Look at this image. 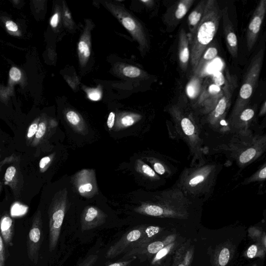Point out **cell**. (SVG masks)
I'll list each match as a JSON object with an SVG mask.
<instances>
[{"mask_svg": "<svg viewBox=\"0 0 266 266\" xmlns=\"http://www.w3.org/2000/svg\"><path fill=\"white\" fill-rule=\"evenodd\" d=\"M222 12L216 0H207L201 22L194 34L189 38L191 62L193 71L201 56L216 34Z\"/></svg>", "mask_w": 266, "mask_h": 266, "instance_id": "cell-1", "label": "cell"}, {"mask_svg": "<svg viewBox=\"0 0 266 266\" xmlns=\"http://www.w3.org/2000/svg\"><path fill=\"white\" fill-rule=\"evenodd\" d=\"M163 231L157 226H142L124 234L116 243L110 246L106 257L115 258L125 253L124 258L128 257L132 252L142 248L148 243L155 241L157 236Z\"/></svg>", "mask_w": 266, "mask_h": 266, "instance_id": "cell-2", "label": "cell"}, {"mask_svg": "<svg viewBox=\"0 0 266 266\" xmlns=\"http://www.w3.org/2000/svg\"><path fill=\"white\" fill-rule=\"evenodd\" d=\"M265 47H261L254 55L247 69L236 102L235 111L238 112L248 103L258 82L262 67Z\"/></svg>", "mask_w": 266, "mask_h": 266, "instance_id": "cell-3", "label": "cell"}, {"mask_svg": "<svg viewBox=\"0 0 266 266\" xmlns=\"http://www.w3.org/2000/svg\"><path fill=\"white\" fill-rule=\"evenodd\" d=\"M111 10L139 46L144 56L149 50L150 42L146 31L138 19L124 7L112 5Z\"/></svg>", "mask_w": 266, "mask_h": 266, "instance_id": "cell-4", "label": "cell"}, {"mask_svg": "<svg viewBox=\"0 0 266 266\" xmlns=\"http://www.w3.org/2000/svg\"><path fill=\"white\" fill-rule=\"evenodd\" d=\"M265 15L266 0H261L255 8L247 28L246 44L249 51L256 43Z\"/></svg>", "mask_w": 266, "mask_h": 266, "instance_id": "cell-5", "label": "cell"}, {"mask_svg": "<svg viewBox=\"0 0 266 266\" xmlns=\"http://www.w3.org/2000/svg\"><path fill=\"white\" fill-rule=\"evenodd\" d=\"M65 203L54 205L50 211L49 249L53 251L58 245L65 215Z\"/></svg>", "mask_w": 266, "mask_h": 266, "instance_id": "cell-6", "label": "cell"}, {"mask_svg": "<svg viewBox=\"0 0 266 266\" xmlns=\"http://www.w3.org/2000/svg\"><path fill=\"white\" fill-rule=\"evenodd\" d=\"M42 220L40 213L35 216L27 239V252L29 258L36 264L39 258L42 243Z\"/></svg>", "mask_w": 266, "mask_h": 266, "instance_id": "cell-7", "label": "cell"}, {"mask_svg": "<svg viewBox=\"0 0 266 266\" xmlns=\"http://www.w3.org/2000/svg\"><path fill=\"white\" fill-rule=\"evenodd\" d=\"M221 12L223 28L227 48L232 58L236 59L238 58L239 51L238 38L231 20L229 9L225 7L221 10Z\"/></svg>", "mask_w": 266, "mask_h": 266, "instance_id": "cell-8", "label": "cell"}, {"mask_svg": "<svg viewBox=\"0 0 266 266\" xmlns=\"http://www.w3.org/2000/svg\"><path fill=\"white\" fill-rule=\"evenodd\" d=\"M177 238L176 234H172L162 240L151 241L135 252H132L128 257L137 255H146L149 258L154 257L165 246L177 240Z\"/></svg>", "mask_w": 266, "mask_h": 266, "instance_id": "cell-9", "label": "cell"}, {"mask_svg": "<svg viewBox=\"0 0 266 266\" xmlns=\"http://www.w3.org/2000/svg\"><path fill=\"white\" fill-rule=\"evenodd\" d=\"M222 87L214 83L204 84L199 97L200 104L215 109L223 96Z\"/></svg>", "mask_w": 266, "mask_h": 266, "instance_id": "cell-10", "label": "cell"}, {"mask_svg": "<svg viewBox=\"0 0 266 266\" xmlns=\"http://www.w3.org/2000/svg\"><path fill=\"white\" fill-rule=\"evenodd\" d=\"M195 253L194 246L187 241L178 246L171 266H192Z\"/></svg>", "mask_w": 266, "mask_h": 266, "instance_id": "cell-11", "label": "cell"}, {"mask_svg": "<svg viewBox=\"0 0 266 266\" xmlns=\"http://www.w3.org/2000/svg\"><path fill=\"white\" fill-rule=\"evenodd\" d=\"M105 216L97 208L90 207L83 213L81 218V229L83 232L90 231L102 225Z\"/></svg>", "mask_w": 266, "mask_h": 266, "instance_id": "cell-12", "label": "cell"}, {"mask_svg": "<svg viewBox=\"0 0 266 266\" xmlns=\"http://www.w3.org/2000/svg\"><path fill=\"white\" fill-rule=\"evenodd\" d=\"M179 57L181 67L186 71L191 60V49L188 34L184 29L181 30L179 35Z\"/></svg>", "mask_w": 266, "mask_h": 266, "instance_id": "cell-13", "label": "cell"}, {"mask_svg": "<svg viewBox=\"0 0 266 266\" xmlns=\"http://www.w3.org/2000/svg\"><path fill=\"white\" fill-rule=\"evenodd\" d=\"M207 1L202 0L195 7L193 11L189 15L188 24L189 30V37H191L195 33L203 18Z\"/></svg>", "mask_w": 266, "mask_h": 266, "instance_id": "cell-14", "label": "cell"}, {"mask_svg": "<svg viewBox=\"0 0 266 266\" xmlns=\"http://www.w3.org/2000/svg\"><path fill=\"white\" fill-rule=\"evenodd\" d=\"M218 53V50L216 47L209 46L201 56L196 69L194 71V75L202 78L204 70L208 64L216 58Z\"/></svg>", "mask_w": 266, "mask_h": 266, "instance_id": "cell-15", "label": "cell"}, {"mask_svg": "<svg viewBox=\"0 0 266 266\" xmlns=\"http://www.w3.org/2000/svg\"><path fill=\"white\" fill-rule=\"evenodd\" d=\"M120 72L125 78L132 80H144L149 78V75L145 70L136 66L123 64L120 66Z\"/></svg>", "mask_w": 266, "mask_h": 266, "instance_id": "cell-16", "label": "cell"}, {"mask_svg": "<svg viewBox=\"0 0 266 266\" xmlns=\"http://www.w3.org/2000/svg\"><path fill=\"white\" fill-rule=\"evenodd\" d=\"M2 235L5 244L7 246L13 245L12 240L14 235L13 220L8 216H4L1 220Z\"/></svg>", "mask_w": 266, "mask_h": 266, "instance_id": "cell-17", "label": "cell"}, {"mask_svg": "<svg viewBox=\"0 0 266 266\" xmlns=\"http://www.w3.org/2000/svg\"><path fill=\"white\" fill-rule=\"evenodd\" d=\"M203 78L194 75L186 86V93L191 99H195L200 96L203 89Z\"/></svg>", "mask_w": 266, "mask_h": 266, "instance_id": "cell-18", "label": "cell"}, {"mask_svg": "<svg viewBox=\"0 0 266 266\" xmlns=\"http://www.w3.org/2000/svg\"><path fill=\"white\" fill-rule=\"evenodd\" d=\"M178 245H179V243L176 240L165 246L164 248L153 257L150 262V265L158 266L161 265V262L165 258L172 253L174 250H176L179 246Z\"/></svg>", "mask_w": 266, "mask_h": 266, "instance_id": "cell-19", "label": "cell"}, {"mask_svg": "<svg viewBox=\"0 0 266 266\" xmlns=\"http://www.w3.org/2000/svg\"><path fill=\"white\" fill-rule=\"evenodd\" d=\"M140 212L143 214L154 217L171 216L163 207L155 205H147L142 208Z\"/></svg>", "mask_w": 266, "mask_h": 266, "instance_id": "cell-20", "label": "cell"}, {"mask_svg": "<svg viewBox=\"0 0 266 266\" xmlns=\"http://www.w3.org/2000/svg\"><path fill=\"white\" fill-rule=\"evenodd\" d=\"M231 258V252L229 249L223 247L214 256L215 266H226L229 263Z\"/></svg>", "mask_w": 266, "mask_h": 266, "instance_id": "cell-21", "label": "cell"}, {"mask_svg": "<svg viewBox=\"0 0 266 266\" xmlns=\"http://www.w3.org/2000/svg\"><path fill=\"white\" fill-rule=\"evenodd\" d=\"M195 0H183L179 3L175 13L178 20H181L195 3Z\"/></svg>", "mask_w": 266, "mask_h": 266, "instance_id": "cell-22", "label": "cell"}, {"mask_svg": "<svg viewBox=\"0 0 266 266\" xmlns=\"http://www.w3.org/2000/svg\"><path fill=\"white\" fill-rule=\"evenodd\" d=\"M182 129L185 134L188 136H192L194 134L195 126L192 122L189 119L185 118L181 122Z\"/></svg>", "mask_w": 266, "mask_h": 266, "instance_id": "cell-23", "label": "cell"}, {"mask_svg": "<svg viewBox=\"0 0 266 266\" xmlns=\"http://www.w3.org/2000/svg\"><path fill=\"white\" fill-rule=\"evenodd\" d=\"M256 154V151L254 148H250L241 155L239 160L241 163L245 164L252 160Z\"/></svg>", "mask_w": 266, "mask_h": 266, "instance_id": "cell-24", "label": "cell"}, {"mask_svg": "<svg viewBox=\"0 0 266 266\" xmlns=\"http://www.w3.org/2000/svg\"><path fill=\"white\" fill-rule=\"evenodd\" d=\"M255 111L253 109L248 108L244 109L241 113L240 119L244 122L251 120L254 116Z\"/></svg>", "mask_w": 266, "mask_h": 266, "instance_id": "cell-25", "label": "cell"}, {"mask_svg": "<svg viewBox=\"0 0 266 266\" xmlns=\"http://www.w3.org/2000/svg\"><path fill=\"white\" fill-rule=\"evenodd\" d=\"M98 259V255L91 254L85 258L78 266H94Z\"/></svg>", "mask_w": 266, "mask_h": 266, "instance_id": "cell-26", "label": "cell"}, {"mask_svg": "<svg viewBox=\"0 0 266 266\" xmlns=\"http://www.w3.org/2000/svg\"><path fill=\"white\" fill-rule=\"evenodd\" d=\"M6 247L4 240L2 236H0V266L6 265Z\"/></svg>", "mask_w": 266, "mask_h": 266, "instance_id": "cell-27", "label": "cell"}, {"mask_svg": "<svg viewBox=\"0 0 266 266\" xmlns=\"http://www.w3.org/2000/svg\"><path fill=\"white\" fill-rule=\"evenodd\" d=\"M68 121L72 125H76L79 123L80 118L77 113L74 111H69L66 115Z\"/></svg>", "mask_w": 266, "mask_h": 266, "instance_id": "cell-28", "label": "cell"}, {"mask_svg": "<svg viewBox=\"0 0 266 266\" xmlns=\"http://www.w3.org/2000/svg\"><path fill=\"white\" fill-rule=\"evenodd\" d=\"M10 77L15 82L20 81L22 78L21 72L18 68L12 67L10 71Z\"/></svg>", "mask_w": 266, "mask_h": 266, "instance_id": "cell-29", "label": "cell"}, {"mask_svg": "<svg viewBox=\"0 0 266 266\" xmlns=\"http://www.w3.org/2000/svg\"><path fill=\"white\" fill-rule=\"evenodd\" d=\"M26 208L23 205L19 204H15L12 209V215H20L25 213Z\"/></svg>", "mask_w": 266, "mask_h": 266, "instance_id": "cell-30", "label": "cell"}, {"mask_svg": "<svg viewBox=\"0 0 266 266\" xmlns=\"http://www.w3.org/2000/svg\"><path fill=\"white\" fill-rule=\"evenodd\" d=\"M79 51L85 58H87L90 55V51L88 45L84 41H81L78 46Z\"/></svg>", "mask_w": 266, "mask_h": 266, "instance_id": "cell-31", "label": "cell"}, {"mask_svg": "<svg viewBox=\"0 0 266 266\" xmlns=\"http://www.w3.org/2000/svg\"><path fill=\"white\" fill-rule=\"evenodd\" d=\"M135 116L131 115H125L121 119L122 124L125 127L132 125L135 123Z\"/></svg>", "mask_w": 266, "mask_h": 266, "instance_id": "cell-32", "label": "cell"}, {"mask_svg": "<svg viewBox=\"0 0 266 266\" xmlns=\"http://www.w3.org/2000/svg\"><path fill=\"white\" fill-rule=\"evenodd\" d=\"M101 93L98 90H92L88 92V97L92 101H99L101 99Z\"/></svg>", "mask_w": 266, "mask_h": 266, "instance_id": "cell-33", "label": "cell"}, {"mask_svg": "<svg viewBox=\"0 0 266 266\" xmlns=\"http://www.w3.org/2000/svg\"><path fill=\"white\" fill-rule=\"evenodd\" d=\"M16 173V169L14 166L8 167L5 174V179L8 182H11L14 178Z\"/></svg>", "mask_w": 266, "mask_h": 266, "instance_id": "cell-34", "label": "cell"}, {"mask_svg": "<svg viewBox=\"0 0 266 266\" xmlns=\"http://www.w3.org/2000/svg\"><path fill=\"white\" fill-rule=\"evenodd\" d=\"M46 125L44 122H41L38 126L37 130L36 131L35 137L37 139L39 140L43 138L46 131Z\"/></svg>", "mask_w": 266, "mask_h": 266, "instance_id": "cell-35", "label": "cell"}, {"mask_svg": "<svg viewBox=\"0 0 266 266\" xmlns=\"http://www.w3.org/2000/svg\"><path fill=\"white\" fill-rule=\"evenodd\" d=\"M258 250V249L257 245L255 244L252 245L248 249V251H247V257L249 258H254L257 254Z\"/></svg>", "mask_w": 266, "mask_h": 266, "instance_id": "cell-36", "label": "cell"}, {"mask_svg": "<svg viewBox=\"0 0 266 266\" xmlns=\"http://www.w3.org/2000/svg\"><path fill=\"white\" fill-rule=\"evenodd\" d=\"M142 169L144 173L150 177H154L156 175L154 170L148 165H143Z\"/></svg>", "mask_w": 266, "mask_h": 266, "instance_id": "cell-37", "label": "cell"}, {"mask_svg": "<svg viewBox=\"0 0 266 266\" xmlns=\"http://www.w3.org/2000/svg\"><path fill=\"white\" fill-rule=\"evenodd\" d=\"M38 126H39V125H37V123H33L30 126L27 134L28 138H31L35 136Z\"/></svg>", "mask_w": 266, "mask_h": 266, "instance_id": "cell-38", "label": "cell"}, {"mask_svg": "<svg viewBox=\"0 0 266 266\" xmlns=\"http://www.w3.org/2000/svg\"><path fill=\"white\" fill-rule=\"evenodd\" d=\"M135 259V257H133L131 259L130 258L126 260L120 261L115 263H113L111 264H109L108 266H128L131 264V263L133 261H134Z\"/></svg>", "mask_w": 266, "mask_h": 266, "instance_id": "cell-39", "label": "cell"}, {"mask_svg": "<svg viewBox=\"0 0 266 266\" xmlns=\"http://www.w3.org/2000/svg\"><path fill=\"white\" fill-rule=\"evenodd\" d=\"M92 189V185L90 183H87L80 186L79 188V192L81 194H84L85 192H91Z\"/></svg>", "mask_w": 266, "mask_h": 266, "instance_id": "cell-40", "label": "cell"}, {"mask_svg": "<svg viewBox=\"0 0 266 266\" xmlns=\"http://www.w3.org/2000/svg\"><path fill=\"white\" fill-rule=\"evenodd\" d=\"M204 177L202 175H198L190 181L189 184L192 186H196L203 182Z\"/></svg>", "mask_w": 266, "mask_h": 266, "instance_id": "cell-41", "label": "cell"}, {"mask_svg": "<svg viewBox=\"0 0 266 266\" xmlns=\"http://www.w3.org/2000/svg\"><path fill=\"white\" fill-rule=\"evenodd\" d=\"M115 113L111 112L110 113L108 120L107 126L109 128H112L115 124Z\"/></svg>", "mask_w": 266, "mask_h": 266, "instance_id": "cell-42", "label": "cell"}, {"mask_svg": "<svg viewBox=\"0 0 266 266\" xmlns=\"http://www.w3.org/2000/svg\"><path fill=\"white\" fill-rule=\"evenodd\" d=\"M154 169L156 172L160 175H163L165 172L164 166L160 163H156L155 164Z\"/></svg>", "mask_w": 266, "mask_h": 266, "instance_id": "cell-43", "label": "cell"}, {"mask_svg": "<svg viewBox=\"0 0 266 266\" xmlns=\"http://www.w3.org/2000/svg\"><path fill=\"white\" fill-rule=\"evenodd\" d=\"M6 27L9 31L12 32H16L18 29L17 25L11 21L7 22Z\"/></svg>", "mask_w": 266, "mask_h": 266, "instance_id": "cell-44", "label": "cell"}, {"mask_svg": "<svg viewBox=\"0 0 266 266\" xmlns=\"http://www.w3.org/2000/svg\"><path fill=\"white\" fill-rule=\"evenodd\" d=\"M59 20V15L58 13L54 14L51 20V25L53 28H55L58 26Z\"/></svg>", "mask_w": 266, "mask_h": 266, "instance_id": "cell-45", "label": "cell"}, {"mask_svg": "<svg viewBox=\"0 0 266 266\" xmlns=\"http://www.w3.org/2000/svg\"><path fill=\"white\" fill-rule=\"evenodd\" d=\"M51 161V158L49 157H46L40 160L39 166L40 168H44Z\"/></svg>", "mask_w": 266, "mask_h": 266, "instance_id": "cell-46", "label": "cell"}, {"mask_svg": "<svg viewBox=\"0 0 266 266\" xmlns=\"http://www.w3.org/2000/svg\"><path fill=\"white\" fill-rule=\"evenodd\" d=\"M140 2L149 8H151L154 5V2L153 0H141Z\"/></svg>", "mask_w": 266, "mask_h": 266, "instance_id": "cell-47", "label": "cell"}, {"mask_svg": "<svg viewBox=\"0 0 266 266\" xmlns=\"http://www.w3.org/2000/svg\"><path fill=\"white\" fill-rule=\"evenodd\" d=\"M259 178L261 179H266V167L260 171Z\"/></svg>", "mask_w": 266, "mask_h": 266, "instance_id": "cell-48", "label": "cell"}, {"mask_svg": "<svg viewBox=\"0 0 266 266\" xmlns=\"http://www.w3.org/2000/svg\"><path fill=\"white\" fill-rule=\"evenodd\" d=\"M266 112V101L264 103L262 108L261 110L260 111V115H262V114Z\"/></svg>", "mask_w": 266, "mask_h": 266, "instance_id": "cell-49", "label": "cell"}, {"mask_svg": "<svg viewBox=\"0 0 266 266\" xmlns=\"http://www.w3.org/2000/svg\"><path fill=\"white\" fill-rule=\"evenodd\" d=\"M168 264H169V263H168V262H166L165 263L162 264V265H158V266H168Z\"/></svg>", "mask_w": 266, "mask_h": 266, "instance_id": "cell-50", "label": "cell"}, {"mask_svg": "<svg viewBox=\"0 0 266 266\" xmlns=\"http://www.w3.org/2000/svg\"><path fill=\"white\" fill-rule=\"evenodd\" d=\"M264 243H265V247H266V238H265Z\"/></svg>", "mask_w": 266, "mask_h": 266, "instance_id": "cell-51", "label": "cell"}]
</instances>
